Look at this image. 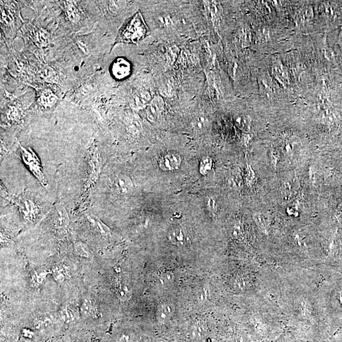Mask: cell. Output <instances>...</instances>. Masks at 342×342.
<instances>
[{
    "label": "cell",
    "mask_w": 342,
    "mask_h": 342,
    "mask_svg": "<svg viewBox=\"0 0 342 342\" xmlns=\"http://www.w3.org/2000/svg\"><path fill=\"white\" fill-rule=\"evenodd\" d=\"M147 34V27L140 13H137L124 26L119 40L122 42L136 43L142 40Z\"/></svg>",
    "instance_id": "1"
},
{
    "label": "cell",
    "mask_w": 342,
    "mask_h": 342,
    "mask_svg": "<svg viewBox=\"0 0 342 342\" xmlns=\"http://www.w3.org/2000/svg\"><path fill=\"white\" fill-rule=\"evenodd\" d=\"M3 197L14 202L19 209L23 219L28 223H32L40 213V209L33 200L28 197H16L6 190L2 191Z\"/></svg>",
    "instance_id": "2"
},
{
    "label": "cell",
    "mask_w": 342,
    "mask_h": 342,
    "mask_svg": "<svg viewBox=\"0 0 342 342\" xmlns=\"http://www.w3.org/2000/svg\"><path fill=\"white\" fill-rule=\"evenodd\" d=\"M19 147H20L21 157L24 162L29 167L32 173L40 181L41 184L43 186H46L47 182H46L44 174H43L42 169H41L40 162L38 158L31 150L26 149L21 145H19Z\"/></svg>",
    "instance_id": "3"
},
{
    "label": "cell",
    "mask_w": 342,
    "mask_h": 342,
    "mask_svg": "<svg viewBox=\"0 0 342 342\" xmlns=\"http://www.w3.org/2000/svg\"><path fill=\"white\" fill-rule=\"evenodd\" d=\"M182 164V158L176 153L164 155L159 160V167L164 171H173L179 169Z\"/></svg>",
    "instance_id": "4"
},
{
    "label": "cell",
    "mask_w": 342,
    "mask_h": 342,
    "mask_svg": "<svg viewBox=\"0 0 342 342\" xmlns=\"http://www.w3.org/2000/svg\"><path fill=\"white\" fill-rule=\"evenodd\" d=\"M132 66L128 60L123 58H117L112 65V73L117 79H123L129 76Z\"/></svg>",
    "instance_id": "5"
},
{
    "label": "cell",
    "mask_w": 342,
    "mask_h": 342,
    "mask_svg": "<svg viewBox=\"0 0 342 342\" xmlns=\"http://www.w3.org/2000/svg\"><path fill=\"white\" fill-rule=\"evenodd\" d=\"M167 237L173 245L181 247L184 245L187 241V237L184 228L179 224H173L170 226Z\"/></svg>",
    "instance_id": "6"
},
{
    "label": "cell",
    "mask_w": 342,
    "mask_h": 342,
    "mask_svg": "<svg viewBox=\"0 0 342 342\" xmlns=\"http://www.w3.org/2000/svg\"><path fill=\"white\" fill-rule=\"evenodd\" d=\"M80 315L85 317H98L99 316V311L94 299L87 296L82 298L80 307Z\"/></svg>",
    "instance_id": "7"
},
{
    "label": "cell",
    "mask_w": 342,
    "mask_h": 342,
    "mask_svg": "<svg viewBox=\"0 0 342 342\" xmlns=\"http://www.w3.org/2000/svg\"><path fill=\"white\" fill-rule=\"evenodd\" d=\"M175 313V308L171 303L164 302L159 305L156 312L157 319L161 324L169 321Z\"/></svg>",
    "instance_id": "8"
},
{
    "label": "cell",
    "mask_w": 342,
    "mask_h": 342,
    "mask_svg": "<svg viewBox=\"0 0 342 342\" xmlns=\"http://www.w3.org/2000/svg\"><path fill=\"white\" fill-rule=\"evenodd\" d=\"M114 287L115 295L121 301H127L132 297V289L129 285L121 278H117Z\"/></svg>",
    "instance_id": "9"
},
{
    "label": "cell",
    "mask_w": 342,
    "mask_h": 342,
    "mask_svg": "<svg viewBox=\"0 0 342 342\" xmlns=\"http://www.w3.org/2000/svg\"><path fill=\"white\" fill-rule=\"evenodd\" d=\"M68 214L60 204L56 206L55 218H54V225L58 230H65L69 225Z\"/></svg>",
    "instance_id": "10"
},
{
    "label": "cell",
    "mask_w": 342,
    "mask_h": 342,
    "mask_svg": "<svg viewBox=\"0 0 342 342\" xmlns=\"http://www.w3.org/2000/svg\"><path fill=\"white\" fill-rule=\"evenodd\" d=\"M114 189L117 193L127 194L133 188V184L130 178L127 176H121L115 179L114 184Z\"/></svg>",
    "instance_id": "11"
},
{
    "label": "cell",
    "mask_w": 342,
    "mask_h": 342,
    "mask_svg": "<svg viewBox=\"0 0 342 342\" xmlns=\"http://www.w3.org/2000/svg\"><path fill=\"white\" fill-rule=\"evenodd\" d=\"M80 311L71 305H65L60 309L59 317L65 323H71L79 318Z\"/></svg>",
    "instance_id": "12"
},
{
    "label": "cell",
    "mask_w": 342,
    "mask_h": 342,
    "mask_svg": "<svg viewBox=\"0 0 342 342\" xmlns=\"http://www.w3.org/2000/svg\"><path fill=\"white\" fill-rule=\"evenodd\" d=\"M163 107H164V102L162 99L160 97L155 98L150 104V107L148 110V117L150 121H156L162 112Z\"/></svg>",
    "instance_id": "13"
},
{
    "label": "cell",
    "mask_w": 342,
    "mask_h": 342,
    "mask_svg": "<svg viewBox=\"0 0 342 342\" xmlns=\"http://www.w3.org/2000/svg\"><path fill=\"white\" fill-rule=\"evenodd\" d=\"M53 324V317L50 314H38L34 320L35 328L38 330H46Z\"/></svg>",
    "instance_id": "14"
},
{
    "label": "cell",
    "mask_w": 342,
    "mask_h": 342,
    "mask_svg": "<svg viewBox=\"0 0 342 342\" xmlns=\"http://www.w3.org/2000/svg\"><path fill=\"white\" fill-rule=\"evenodd\" d=\"M100 170V165L99 160L97 156H93V158L91 159L90 162H89V174L91 176L90 179H89V184H93L96 182V179L97 178L98 174H99Z\"/></svg>",
    "instance_id": "15"
},
{
    "label": "cell",
    "mask_w": 342,
    "mask_h": 342,
    "mask_svg": "<svg viewBox=\"0 0 342 342\" xmlns=\"http://www.w3.org/2000/svg\"><path fill=\"white\" fill-rule=\"evenodd\" d=\"M235 124L237 127L245 132H249L251 129V123L247 116L243 115H237L235 118Z\"/></svg>",
    "instance_id": "16"
},
{
    "label": "cell",
    "mask_w": 342,
    "mask_h": 342,
    "mask_svg": "<svg viewBox=\"0 0 342 342\" xmlns=\"http://www.w3.org/2000/svg\"><path fill=\"white\" fill-rule=\"evenodd\" d=\"M68 271L64 266L56 267L52 271L53 277L58 283L64 282L68 276Z\"/></svg>",
    "instance_id": "17"
},
{
    "label": "cell",
    "mask_w": 342,
    "mask_h": 342,
    "mask_svg": "<svg viewBox=\"0 0 342 342\" xmlns=\"http://www.w3.org/2000/svg\"><path fill=\"white\" fill-rule=\"evenodd\" d=\"M212 158H209V157H206V158H202L199 167L200 174L202 175H207L212 170Z\"/></svg>",
    "instance_id": "18"
},
{
    "label": "cell",
    "mask_w": 342,
    "mask_h": 342,
    "mask_svg": "<svg viewBox=\"0 0 342 342\" xmlns=\"http://www.w3.org/2000/svg\"><path fill=\"white\" fill-rule=\"evenodd\" d=\"M158 278L161 284L167 285L173 283L174 276L173 272L169 270H164L158 273Z\"/></svg>",
    "instance_id": "19"
},
{
    "label": "cell",
    "mask_w": 342,
    "mask_h": 342,
    "mask_svg": "<svg viewBox=\"0 0 342 342\" xmlns=\"http://www.w3.org/2000/svg\"><path fill=\"white\" fill-rule=\"evenodd\" d=\"M76 254L82 258L89 259L90 258L91 253L88 248L86 245L81 243H77L75 246Z\"/></svg>",
    "instance_id": "20"
},
{
    "label": "cell",
    "mask_w": 342,
    "mask_h": 342,
    "mask_svg": "<svg viewBox=\"0 0 342 342\" xmlns=\"http://www.w3.org/2000/svg\"><path fill=\"white\" fill-rule=\"evenodd\" d=\"M47 273L45 271L34 272L31 276V283L34 287H39L45 282Z\"/></svg>",
    "instance_id": "21"
},
{
    "label": "cell",
    "mask_w": 342,
    "mask_h": 342,
    "mask_svg": "<svg viewBox=\"0 0 342 342\" xmlns=\"http://www.w3.org/2000/svg\"><path fill=\"white\" fill-rule=\"evenodd\" d=\"M273 71L274 75L280 79L281 82H285L288 81V75L284 68L281 64L274 65Z\"/></svg>",
    "instance_id": "22"
},
{
    "label": "cell",
    "mask_w": 342,
    "mask_h": 342,
    "mask_svg": "<svg viewBox=\"0 0 342 342\" xmlns=\"http://www.w3.org/2000/svg\"><path fill=\"white\" fill-rule=\"evenodd\" d=\"M253 218L258 225L263 230H264L266 227V219L265 215L262 213H256L253 215Z\"/></svg>",
    "instance_id": "23"
},
{
    "label": "cell",
    "mask_w": 342,
    "mask_h": 342,
    "mask_svg": "<svg viewBox=\"0 0 342 342\" xmlns=\"http://www.w3.org/2000/svg\"><path fill=\"white\" fill-rule=\"evenodd\" d=\"M208 126V119L206 117L200 116L195 119L193 123L194 128L196 130H203Z\"/></svg>",
    "instance_id": "24"
},
{
    "label": "cell",
    "mask_w": 342,
    "mask_h": 342,
    "mask_svg": "<svg viewBox=\"0 0 342 342\" xmlns=\"http://www.w3.org/2000/svg\"><path fill=\"white\" fill-rule=\"evenodd\" d=\"M313 17V12L312 10L309 9H306L301 13L300 15V17L302 21L309 20Z\"/></svg>",
    "instance_id": "25"
},
{
    "label": "cell",
    "mask_w": 342,
    "mask_h": 342,
    "mask_svg": "<svg viewBox=\"0 0 342 342\" xmlns=\"http://www.w3.org/2000/svg\"><path fill=\"white\" fill-rule=\"evenodd\" d=\"M132 342V338L130 335L124 334L122 335L120 338L119 342Z\"/></svg>",
    "instance_id": "26"
},
{
    "label": "cell",
    "mask_w": 342,
    "mask_h": 342,
    "mask_svg": "<svg viewBox=\"0 0 342 342\" xmlns=\"http://www.w3.org/2000/svg\"><path fill=\"white\" fill-rule=\"evenodd\" d=\"M209 208L211 210H217V205L215 204L214 200L210 199L209 201Z\"/></svg>",
    "instance_id": "27"
},
{
    "label": "cell",
    "mask_w": 342,
    "mask_h": 342,
    "mask_svg": "<svg viewBox=\"0 0 342 342\" xmlns=\"http://www.w3.org/2000/svg\"><path fill=\"white\" fill-rule=\"evenodd\" d=\"M339 43L340 47H341V49L342 50V30H341V32H340V34H339Z\"/></svg>",
    "instance_id": "28"
}]
</instances>
